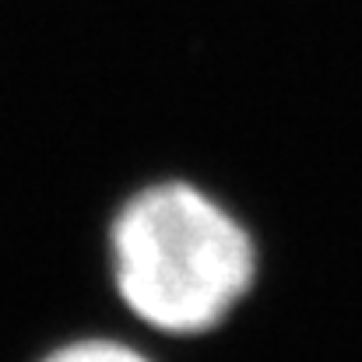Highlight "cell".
I'll return each mask as SVG.
<instances>
[{"instance_id":"cell-2","label":"cell","mask_w":362,"mask_h":362,"mask_svg":"<svg viewBox=\"0 0 362 362\" xmlns=\"http://www.w3.org/2000/svg\"><path fill=\"white\" fill-rule=\"evenodd\" d=\"M46 362H148L141 352H134L130 345L120 341H106V338H88V341H74L57 349Z\"/></svg>"},{"instance_id":"cell-1","label":"cell","mask_w":362,"mask_h":362,"mask_svg":"<svg viewBox=\"0 0 362 362\" xmlns=\"http://www.w3.org/2000/svg\"><path fill=\"white\" fill-rule=\"evenodd\" d=\"M110 246L127 310L165 334L218 327L257 271L246 229L190 183L134 194L113 218Z\"/></svg>"}]
</instances>
